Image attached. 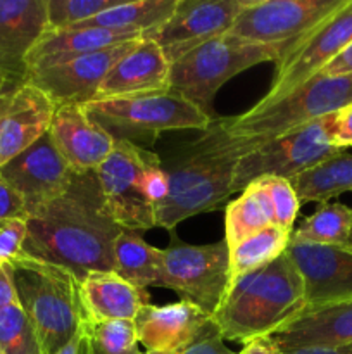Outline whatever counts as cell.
Segmentation results:
<instances>
[{"label":"cell","mask_w":352,"mask_h":354,"mask_svg":"<svg viewBox=\"0 0 352 354\" xmlns=\"http://www.w3.org/2000/svg\"><path fill=\"white\" fill-rule=\"evenodd\" d=\"M121 230L104 206L97 171H75L61 194L30 211L23 251L81 280L92 272H114Z\"/></svg>","instance_id":"obj_1"},{"label":"cell","mask_w":352,"mask_h":354,"mask_svg":"<svg viewBox=\"0 0 352 354\" xmlns=\"http://www.w3.org/2000/svg\"><path fill=\"white\" fill-rule=\"evenodd\" d=\"M259 142L233 137L217 116L195 142L169 162V194L157 211V227L173 232L195 214L214 211L231 196L235 169L242 156Z\"/></svg>","instance_id":"obj_2"},{"label":"cell","mask_w":352,"mask_h":354,"mask_svg":"<svg viewBox=\"0 0 352 354\" xmlns=\"http://www.w3.org/2000/svg\"><path fill=\"white\" fill-rule=\"evenodd\" d=\"M304 310V280L285 251L264 268L231 283L213 322L224 341L245 344L273 335Z\"/></svg>","instance_id":"obj_3"},{"label":"cell","mask_w":352,"mask_h":354,"mask_svg":"<svg viewBox=\"0 0 352 354\" xmlns=\"http://www.w3.org/2000/svg\"><path fill=\"white\" fill-rule=\"evenodd\" d=\"M17 299L33 327L40 354H55L86 322L79 279L24 252L9 263Z\"/></svg>","instance_id":"obj_4"},{"label":"cell","mask_w":352,"mask_h":354,"mask_svg":"<svg viewBox=\"0 0 352 354\" xmlns=\"http://www.w3.org/2000/svg\"><path fill=\"white\" fill-rule=\"evenodd\" d=\"M285 47L259 45L221 35L206 41L171 64L169 90L195 104L211 120H216L214 99L221 86L245 69L262 62H278Z\"/></svg>","instance_id":"obj_5"},{"label":"cell","mask_w":352,"mask_h":354,"mask_svg":"<svg viewBox=\"0 0 352 354\" xmlns=\"http://www.w3.org/2000/svg\"><path fill=\"white\" fill-rule=\"evenodd\" d=\"M349 106H352V75H316L262 109L251 107L238 116H224L223 121L233 137L264 144Z\"/></svg>","instance_id":"obj_6"},{"label":"cell","mask_w":352,"mask_h":354,"mask_svg":"<svg viewBox=\"0 0 352 354\" xmlns=\"http://www.w3.org/2000/svg\"><path fill=\"white\" fill-rule=\"evenodd\" d=\"M85 109L114 138L145 149L164 131H204L213 121L195 104L171 90L128 99L93 100L85 104Z\"/></svg>","instance_id":"obj_7"},{"label":"cell","mask_w":352,"mask_h":354,"mask_svg":"<svg viewBox=\"0 0 352 354\" xmlns=\"http://www.w3.org/2000/svg\"><path fill=\"white\" fill-rule=\"evenodd\" d=\"M333 116L330 114L275 140L259 144L254 151L242 156L235 169L231 194L242 192L261 176H278L292 182L300 173L342 152L331 142Z\"/></svg>","instance_id":"obj_8"},{"label":"cell","mask_w":352,"mask_h":354,"mask_svg":"<svg viewBox=\"0 0 352 354\" xmlns=\"http://www.w3.org/2000/svg\"><path fill=\"white\" fill-rule=\"evenodd\" d=\"M162 256L161 287L173 290L179 299L195 304L213 318L230 283L226 241L193 245L171 235Z\"/></svg>","instance_id":"obj_9"},{"label":"cell","mask_w":352,"mask_h":354,"mask_svg":"<svg viewBox=\"0 0 352 354\" xmlns=\"http://www.w3.org/2000/svg\"><path fill=\"white\" fill-rule=\"evenodd\" d=\"M352 41V0L314 30L290 44L276 62V75L264 97L252 106L262 109L320 75Z\"/></svg>","instance_id":"obj_10"},{"label":"cell","mask_w":352,"mask_h":354,"mask_svg":"<svg viewBox=\"0 0 352 354\" xmlns=\"http://www.w3.org/2000/svg\"><path fill=\"white\" fill-rule=\"evenodd\" d=\"M154 158L157 154L148 149L116 138L110 156L97 169L106 211L124 230L140 234L157 227V209L141 190V175Z\"/></svg>","instance_id":"obj_11"},{"label":"cell","mask_w":352,"mask_h":354,"mask_svg":"<svg viewBox=\"0 0 352 354\" xmlns=\"http://www.w3.org/2000/svg\"><path fill=\"white\" fill-rule=\"evenodd\" d=\"M349 0H248L228 33L259 45L290 44L302 38Z\"/></svg>","instance_id":"obj_12"},{"label":"cell","mask_w":352,"mask_h":354,"mask_svg":"<svg viewBox=\"0 0 352 354\" xmlns=\"http://www.w3.org/2000/svg\"><path fill=\"white\" fill-rule=\"evenodd\" d=\"M248 0H178L173 16L152 31L168 61L175 62L206 41L226 35Z\"/></svg>","instance_id":"obj_13"},{"label":"cell","mask_w":352,"mask_h":354,"mask_svg":"<svg viewBox=\"0 0 352 354\" xmlns=\"http://www.w3.org/2000/svg\"><path fill=\"white\" fill-rule=\"evenodd\" d=\"M140 40L141 38L124 41V44L114 45L104 50L68 59L48 68L35 69L28 73L24 83H30L47 93L55 107L66 106V104L85 106L95 99L97 90L110 68L131 48L137 47Z\"/></svg>","instance_id":"obj_14"},{"label":"cell","mask_w":352,"mask_h":354,"mask_svg":"<svg viewBox=\"0 0 352 354\" xmlns=\"http://www.w3.org/2000/svg\"><path fill=\"white\" fill-rule=\"evenodd\" d=\"M286 254L304 280L306 308L352 299V245H324L290 239Z\"/></svg>","instance_id":"obj_15"},{"label":"cell","mask_w":352,"mask_h":354,"mask_svg":"<svg viewBox=\"0 0 352 354\" xmlns=\"http://www.w3.org/2000/svg\"><path fill=\"white\" fill-rule=\"evenodd\" d=\"M72 169L55 147L50 133L43 135L31 147L10 159L0 168L2 178L19 194L28 207V214L66 189Z\"/></svg>","instance_id":"obj_16"},{"label":"cell","mask_w":352,"mask_h":354,"mask_svg":"<svg viewBox=\"0 0 352 354\" xmlns=\"http://www.w3.org/2000/svg\"><path fill=\"white\" fill-rule=\"evenodd\" d=\"M47 30V0H0V73L9 85L26 82L28 55Z\"/></svg>","instance_id":"obj_17"},{"label":"cell","mask_w":352,"mask_h":354,"mask_svg":"<svg viewBox=\"0 0 352 354\" xmlns=\"http://www.w3.org/2000/svg\"><path fill=\"white\" fill-rule=\"evenodd\" d=\"M48 133L69 168L76 173L97 171L116 144V138L93 120L81 104L55 107Z\"/></svg>","instance_id":"obj_18"},{"label":"cell","mask_w":352,"mask_h":354,"mask_svg":"<svg viewBox=\"0 0 352 354\" xmlns=\"http://www.w3.org/2000/svg\"><path fill=\"white\" fill-rule=\"evenodd\" d=\"M54 113L50 97L30 83L7 95L0 113V168L48 133Z\"/></svg>","instance_id":"obj_19"},{"label":"cell","mask_w":352,"mask_h":354,"mask_svg":"<svg viewBox=\"0 0 352 354\" xmlns=\"http://www.w3.org/2000/svg\"><path fill=\"white\" fill-rule=\"evenodd\" d=\"M171 78V62L162 48L150 38H141L110 68L93 100L128 99L168 92ZM92 100V102H93Z\"/></svg>","instance_id":"obj_20"},{"label":"cell","mask_w":352,"mask_h":354,"mask_svg":"<svg viewBox=\"0 0 352 354\" xmlns=\"http://www.w3.org/2000/svg\"><path fill=\"white\" fill-rule=\"evenodd\" d=\"M133 322L138 342L148 354H175L202 332L211 317L195 304L179 299L164 306L147 304Z\"/></svg>","instance_id":"obj_21"},{"label":"cell","mask_w":352,"mask_h":354,"mask_svg":"<svg viewBox=\"0 0 352 354\" xmlns=\"http://www.w3.org/2000/svg\"><path fill=\"white\" fill-rule=\"evenodd\" d=\"M271 337L282 351L352 342V299L306 308Z\"/></svg>","instance_id":"obj_22"},{"label":"cell","mask_w":352,"mask_h":354,"mask_svg":"<svg viewBox=\"0 0 352 354\" xmlns=\"http://www.w3.org/2000/svg\"><path fill=\"white\" fill-rule=\"evenodd\" d=\"M86 322L135 320L150 304V294L133 286L116 272H92L79 280Z\"/></svg>","instance_id":"obj_23"},{"label":"cell","mask_w":352,"mask_h":354,"mask_svg":"<svg viewBox=\"0 0 352 354\" xmlns=\"http://www.w3.org/2000/svg\"><path fill=\"white\" fill-rule=\"evenodd\" d=\"M138 38H145V35L137 31L106 30V28L47 30L28 55L26 75L35 69L48 68L68 59L92 54Z\"/></svg>","instance_id":"obj_24"},{"label":"cell","mask_w":352,"mask_h":354,"mask_svg":"<svg viewBox=\"0 0 352 354\" xmlns=\"http://www.w3.org/2000/svg\"><path fill=\"white\" fill-rule=\"evenodd\" d=\"M162 258V249L145 242L138 232L123 228L114 242V272L140 289L161 287Z\"/></svg>","instance_id":"obj_25"},{"label":"cell","mask_w":352,"mask_h":354,"mask_svg":"<svg viewBox=\"0 0 352 354\" xmlns=\"http://www.w3.org/2000/svg\"><path fill=\"white\" fill-rule=\"evenodd\" d=\"M178 0H121L99 16L85 21L75 28H106V30L137 31L148 35L161 28L173 16Z\"/></svg>","instance_id":"obj_26"},{"label":"cell","mask_w":352,"mask_h":354,"mask_svg":"<svg viewBox=\"0 0 352 354\" xmlns=\"http://www.w3.org/2000/svg\"><path fill=\"white\" fill-rule=\"evenodd\" d=\"M299 204L330 203V199L352 190V154L342 151L321 165L300 173L292 182Z\"/></svg>","instance_id":"obj_27"},{"label":"cell","mask_w":352,"mask_h":354,"mask_svg":"<svg viewBox=\"0 0 352 354\" xmlns=\"http://www.w3.org/2000/svg\"><path fill=\"white\" fill-rule=\"evenodd\" d=\"M290 239H292V232L269 225L238 242L235 248L230 249V283L228 287L242 277L264 268L266 265L285 254Z\"/></svg>","instance_id":"obj_28"},{"label":"cell","mask_w":352,"mask_h":354,"mask_svg":"<svg viewBox=\"0 0 352 354\" xmlns=\"http://www.w3.org/2000/svg\"><path fill=\"white\" fill-rule=\"evenodd\" d=\"M269 225H273V218L268 201L257 182L248 183L240 197L228 203L224 211V241L228 249Z\"/></svg>","instance_id":"obj_29"},{"label":"cell","mask_w":352,"mask_h":354,"mask_svg":"<svg viewBox=\"0 0 352 354\" xmlns=\"http://www.w3.org/2000/svg\"><path fill=\"white\" fill-rule=\"evenodd\" d=\"M292 241L324 245H352V207L323 203L292 232Z\"/></svg>","instance_id":"obj_30"},{"label":"cell","mask_w":352,"mask_h":354,"mask_svg":"<svg viewBox=\"0 0 352 354\" xmlns=\"http://www.w3.org/2000/svg\"><path fill=\"white\" fill-rule=\"evenodd\" d=\"M85 354H144L133 320L85 322Z\"/></svg>","instance_id":"obj_31"},{"label":"cell","mask_w":352,"mask_h":354,"mask_svg":"<svg viewBox=\"0 0 352 354\" xmlns=\"http://www.w3.org/2000/svg\"><path fill=\"white\" fill-rule=\"evenodd\" d=\"M0 354H40L37 335L19 301L0 306Z\"/></svg>","instance_id":"obj_32"},{"label":"cell","mask_w":352,"mask_h":354,"mask_svg":"<svg viewBox=\"0 0 352 354\" xmlns=\"http://www.w3.org/2000/svg\"><path fill=\"white\" fill-rule=\"evenodd\" d=\"M254 182L259 183L266 201H268L273 225L283 228V230L293 232V223L299 216L300 204L292 183L285 178H278V176H261Z\"/></svg>","instance_id":"obj_33"},{"label":"cell","mask_w":352,"mask_h":354,"mask_svg":"<svg viewBox=\"0 0 352 354\" xmlns=\"http://www.w3.org/2000/svg\"><path fill=\"white\" fill-rule=\"evenodd\" d=\"M119 2L121 0H47L48 30L75 28Z\"/></svg>","instance_id":"obj_34"},{"label":"cell","mask_w":352,"mask_h":354,"mask_svg":"<svg viewBox=\"0 0 352 354\" xmlns=\"http://www.w3.org/2000/svg\"><path fill=\"white\" fill-rule=\"evenodd\" d=\"M26 221H0V261L9 265L24 254Z\"/></svg>","instance_id":"obj_35"},{"label":"cell","mask_w":352,"mask_h":354,"mask_svg":"<svg viewBox=\"0 0 352 354\" xmlns=\"http://www.w3.org/2000/svg\"><path fill=\"white\" fill-rule=\"evenodd\" d=\"M175 354H237L231 349H228L224 346V339L221 337L219 330H217L216 324L211 318L209 324L202 328L199 335L190 342L188 346H185L183 349H179Z\"/></svg>","instance_id":"obj_36"},{"label":"cell","mask_w":352,"mask_h":354,"mask_svg":"<svg viewBox=\"0 0 352 354\" xmlns=\"http://www.w3.org/2000/svg\"><path fill=\"white\" fill-rule=\"evenodd\" d=\"M28 207L23 197L0 175V221H26Z\"/></svg>","instance_id":"obj_37"},{"label":"cell","mask_w":352,"mask_h":354,"mask_svg":"<svg viewBox=\"0 0 352 354\" xmlns=\"http://www.w3.org/2000/svg\"><path fill=\"white\" fill-rule=\"evenodd\" d=\"M331 142L342 151L352 147V106L335 113L331 123Z\"/></svg>","instance_id":"obj_38"},{"label":"cell","mask_w":352,"mask_h":354,"mask_svg":"<svg viewBox=\"0 0 352 354\" xmlns=\"http://www.w3.org/2000/svg\"><path fill=\"white\" fill-rule=\"evenodd\" d=\"M320 75L326 76H347L352 75V41L342 50L340 55L333 59Z\"/></svg>","instance_id":"obj_39"},{"label":"cell","mask_w":352,"mask_h":354,"mask_svg":"<svg viewBox=\"0 0 352 354\" xmlns=\"http://www.w3.org/2000/svg\"><path fill=\"white\" fill-rule=\"evenodd\" d=\"M237 354H283V351L271 335H262V337L245 342L242 351Z\"/></svg>","instance_id":"obj_40"},{"label":"cell","mask_w":352,"mask_h":354,"mask_svg":"<svg viewBox=\"0 0 352 354\" xmlns=\"http://www.w3.org/2000/svg\"><path fill=\"white\" fill-rule=\"evenodd\" d=\"M17 301L19 299H17L16 289H14L10 266L0 261V306H6V304H10V303H17Z\"/></svg>","instance_id":"obj_41"},{"label":"cell","mask_w":352,"mask_h":354,"mask_svg":"<svg viewBox=\"0 0 352 354\" xmlns=\"http://www.w3.org/2000/svg\"><path fill=\"white\" fill-rule=\"evenodd\" d=\"M283 354H352V342L338 346H317V348H300L289 349Z\"/></svg>","instance_id":"obj_42"},{"label":"cell","mask_w":352,"mask_h":354,"mask_svg":"<svg viewBox=\"0 0 352 354\" xmlns=\"http://www.w3.org/2000/svg\"><path fill=\"white\" fill-rule=\"evenodd\" d=\"M55 354H85V334H83V325L78 332L71 337V341L62 346Z\"/></svg>","instance_id":"obj_43"},{"label":"cell","mask_w":352,"mask_h":354,"mask_svg":"<svg viewBox=\"0 0 352 354\" xmlns=\"http://www.w3.org/2000/svg\"><path fill=\"white\" fill-rule=\"evenodd\" d=\"M14 88H17V86L9 85V83H7V80L3 78L2 73H0V95H2L3 92H9V90H14Z\"/></svg>","instance_id":"obj_44"},{"label":"cell","mask_w":352,"mask_h":354,"mask_svg":"<svg viewBox=\"0 0 352 354\" xmlns=\"http://www.w3.org/2000/svg\"><path fill=\"white\" fill-rule=\"evenodd\" d=\"M12 92V90H9V92H3L2 95H0V113H2V109H3V106H6V100H7V95H9V93Z\"/></svg>","instance_id":"obj_45"},{"label":"cell","mask_w":352,"mask_h":354,"mask_svg":"<svg viewBox=\"0 0 352 354\" xmlns=\"http://www.w3.org/2000/svg\"><path fill=\"white\" fill-rule=\"evenodd\" d=\"M145 354H148V353H145Z\"/></svg>","instance_id":"obj_46"}]
</instances>
